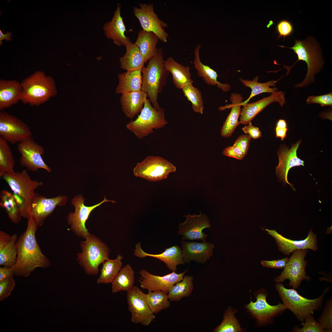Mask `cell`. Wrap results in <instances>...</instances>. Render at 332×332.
<instances>
[{
	"label": "cell",
	"mask_w": 332,
	"mask_h": 332,
	"mask_svg": "<svg viewBox=\"0 0 332 332\" xmlns=\"http://www.w3.org/2000/svg\"><path fill=\"white\" fill-rule=\"evenodd\" d=\"M308 250L300 249L294 251L281 275L275 278V282L280 283L288 279L289 286L296 289L299 287L303 280L309 281L310 278L306 275L305 271L307 262L305 258Z\"/></svg>",
	"instance_id": "30bf717a"
},
{
	"label": "cell",
	"mask_w": 332,
	"mask_h": 332,
	"mask_svg": "<svg viewBox=\"0 0 332 332\" xmlns=\"http://www.w3.org/2000/svg\"><path fill=\"white\" fill-rule=\"evenodd\" d=\"M251 139L248 135H241L238 137L233 145L239 147L246 155L249 148Z\"/></svg>",
	"instance_id": "816d5d0a"
},
{
	"label": "cell",
	"mask_w": 332,
	"mask_h": 332,
	"mask_svg": "<svg viewBox=\"0 0 332 332\" xmlns=\"http://www.w3.org/2000/svg\"><path fill=\"white\" fill-rule=\"evenodd\" d=\"M14 275L12 268L5 266L0 267V281L13 277Z\"/></svg>",
	"instance_id": "db71d44e"
},
{
	"label": "cell",
	"mask_w": 332,
	"mask_h": 332,
	"mask_svg": "<svg viewBox=\"0 0 332 332\" xmlns=\"http://www.w3.org/2000/svg\"><path fill=\"white\" fill-rule=\"evenodd\" d=\"M164 54L163 49H158L156 54L141 70V90L147 94L153 107L158 110L162 109L158 101V96L166 85L169 73L164 66Z\"/></svg>",
	"instance_id": "7a4b0ae2"
},
{
	"label": "cell",
	"mask_w": 332,
	"mask_h": 332,
	"mask_svg": "<svg viewBox=\"0 0 332 332\" xmlns=\"http://www.w3.org/2000/svg\"><path fill=\"white\" fill-rule=\"evenodd\" d=\"M243 97L240 94L233 93L230 97L231 104L222 108L223 109L231 108V112L221 129V134L223 137H230L236 127L240 124L238 119L241 111V103L243 102Z\"/></svg>",
	"instance_id": "83f0119b"
},
{
	"label": "cell",
	"mask_w": 332,
	"mask_h": 332,
	"mask_svg": "<svg viewBox=\"0 0 332 332\" xmlns=\"http://www.w3.org/2000/svg\"><path fill=\"white\" fill-rule=\"evenodd\" d=\"M12 33L9 32L6 33L5 34H3L1 30H0V45L1 46L2 44V41L3 40H6L7 41L12 40L11 38Z\"/></svg>",
	"instance_id": "9f6ffc18"
},
{
	"label": "cell",
	"mask_w": 332,
	"mask_h": 332,
	"mask_svg": "<svg viewBox=\"0 0 332 332\" xmlns=\"http://www.w3.org/2000/svg\"><path fill=\"white\" fill-rule=\"evenodd\" d=\"M118 77L119 83L116 88V93L122 94L141 90V70L126 71L119 74Z\"/></svg>",
	"instance_id": "d6a6232c"
},
{
	"label": "cell",
	"mask_w": 332,
	"mask_h": 332,
	"mask_svg": "<svg viewBox=\"0 0 332 332\" xmlns=\"http://www.w3.org/2000/svg\"><path fill=\"white\" fill-rule=\"evenodd\" d=\"M285 96L283 92L275 91L269 96L256 102L243 105L240 114V124H248L258 114L271 103L277 102L281 106H283L286 102Z\"/></svg>",
	"instance_id": "7402d4cb"
},
{
	"label": "cell",
	"mask_w": 332,
	"mask_h": 332,
	"mask_svg": "<svg viewBox=\"0 0 332 332\" xmlns=\"http://www.w3.org/2000/svg\"><path fill=\"white\" fill-rule=\"evenodd\" d=\"M193 278L191 276H184L182 279L176 283L168 294L171 302H178L182 298L189 296L194 287Z\"/></svg>",
	"instance_id": "d590c367"
},
{
	"label": "cell",
	"mask_w": 332,
	"mask_h": 332,
	"mask_svg": "<svg viewBox=\"0 0 332 332\" xmlns=\"http://www.w3.org/2000/svg\"><path fill=\"white\" fill-rule=\"evenodd\" d=\"M22 89L16 80H0V110L3 111L21 101Z\"/></svg>",
	"instance_id": "484cf974"
},
{
	"label": "cell",
	"mask_w": 332,
	"mask_h": 332,
	"mask_svg": "<svg viewBox=\"0 0 332 332\" xmlns=\"http://www.w3.org/2000/svg\"><path fill=\"white\" fill-rule=\"evenodd\" d=\"M332 298L327 301L321 316L318 322L326 332H331L332 330Z\"/></svg>",
	"instance_id": "ee69618b"
},
{
	"label": "cell",
	"mask_w": 332,
	"mask_h": 332,
	"mask_svg": "<svg viewBox=\"0 0 332 332\" xmlns=\"http://www.w3.org/2000/svg\"><path fill=\"white\" fill-rule=\"evenodd\" d=\"M164 109L158 110L152 106L149 99L145 101L137 118L126 125L127 128L139 139H142L153 132V130L163 128L168 124Z\"/></svg>",
	"instance_id": "52a82bcc"
},
{
	"label": "cell",
	"mask_w": 332,
	"mask_h": 332,
	"mask_svg": "<svg viewBox=\"0 0 332 332\" xmlns=\"http://www.w3.org/2000/svg\"><path fill=\"white\" fill-rule=\"evenodd\" d=\"M288 130L287 128L276 126L275 128L276 137L280 138L282 141H283L287 137V132Z\"/></svg>",
	"instance_id": "11a10c76"
},
{
	"label": "cell",
	"mask_w": 332,
	"mask_h": 332,
	"mask_svg": "<svg viewBox=\"0 0 332 332\" xmlns=\"http://www.w3.org/2000/svg\"><path fill=\"white\" fill-rule=\"evenodd\" d=\"M231 307L225 311L223 320L214 330L215 332H239L242 331L239 322L235 316L236 312Z\"/></svg>",
	"instance_id": "b9f144b4"
},
{
	"label": "cell",
	"mask_w": 332,
	"mask_h": 332,
	"mask_svg": "<svg viewBox=\"0 0 332 332\" xmlns=\"http://www.w3.org/2000/svg\"><path fill=\"white\" fill-rule=\"evenodd\" d=\"M85 239L80 243L82 251L77 254V259L87 275L96 276L98 273L100 265L109 259L110 250L93 235L90 234Z\"/></svg>",
	"instance_id": "5b68a950"
},
{
	"label": "cell",
	"mask_w": 332,
	"mask_h": 332,
	"mask_svg": "<svg viewBox=\"0 0 332 332\" xmlns=\"http://www.w3.org/2000/svg\"><path fill=\"white\" fill-rule=\"evenodd\" d=\"M15 160L7 142L0 136V177L6 172L14 171Z\"/></svg>",
	"instance_id": "60d3db41"
},
{
	"label": "cell",
	"mask_w": 332,
	"mask_h": 332,
	"mask_svg": "<svg viewBox=\"0 0 332 332\" xmlns=\"http://www.w3.org/2000/svg\"><path fill=\"white\" fill-rule=\"evenodd\" d=\"M0 205L5 209L10 219L14 223H18L22 216L12 193L4 190L0 194Z\"/></svg>",
	"instance_id": "74e56055"
},
{
	"label": "cell",
	"mask_w": 332,
	"mask_h": 332,
	"mask_svg": "<svg viewBox=\"0 0 332 332\" xmlns=\"http://www.w3.org/2000/svg\"><path fill=\"white\" fill-rule=\"evenodd\" d=\"M148 97L147 94L141 90L122 94L120 101L126 117L132 119L140 112Z\"/></svg>",
	"instance_id": "f546056e"
},
{
	"label": "cell",
	"mask_w": 332,
	"mask_h": 332,
	"mask_svg": "<svg viewBox=\"0 0 332 332\" xmlns=\"http://www.w3.org/2000/svg\"><path fill=\"white\" fill-rule=\"evenodd\" d=\"M134 255L136 257L144 258L147 257H153L163 262L169 270L176 272L177 266L185 263L180 247L177 245L166 248L160 254H154L147 253L144 251L140 247V243L135 246Z\"/></svg>",
	"instance_id": "cb8c5ba5"
},
{
	"label": "cell",
	"mask_w": 332,
	"mask_h": 332,
	"mask_svg": "<svg viewBox=\"0 0 332 332\" xmlns=\"http://www.w3.org/2000/svg\"><path fill=\"white\" fill-rule=\"evenodd\" d=\"M22 89L21 101L24 104L38 106L57 93L55 83L50 76L37 71L21 83Z\"/></svg>",
	"instance_id": "277c9868"
},
{
	"label": "cell",
	"mask_w": 332,
	"mask_h": 332,
	"mask_svg": "<svg viewBox=\"0 0 332 332\" xmlns=\"http://www.w3.org/2000/svg\"><path fill=\"white\" fill-rule=\"evenodd\" d=\"M276 126L285 128H287V124L286 120L282 119H279L277 121Z\"/></svg>",
	"instance_id": "6f0895ef"
},
{
	"label": "cell",
	"mask_w": 332,
	"mask_h": 332,
	"mask_svg": "<svg viewBox=\"0 0 332 332\" xmlns=\"http://www.w3.org/2000/svg\"><path fill=\"white\" fill-rule=\"evenodd\" d=\"M159 40L157 36L152 32L140 30L134 43L139 48L145 63L154 56L158 49L157 45Z\"/></svg>",
	"instance_id": "4dcf8cb0"
},
{
	"label": "cell",
	"mask_w": 332,
	"mask_h": 332,
	"mask_svg": "<svg viewBox=\"0 0 332 332\" xmlns=\"http://www.w3.org/2000/svg\"><path fill=\"white\" fill-rule=\"evenodd\" d=\"M184 96L191 102L193 110L196 113L203 114L204 103L200 91L193 84L184 87L182 89Z\"/></svg>",
	"instance_id": "7bdbcfd3"
},
{
	"label": "cell",
	"mask_w": 332,
	"mask_h": 332,
	"mask_svg": "<svg viewBox=\"0 0 332 332\" xmlns=\"http://www.w3.org/2000/svg\"><path fill=\"white\" fill-rule=\"evenodd\" d=\"M146 295L148 306L154 314L170 306L168 294L163 291H148Z\"/></svg>",
	"instance_id": "ab89813d"
},
{
	"label": "cell",
	"mask_w": 332,
	"mask_h": 332,
	"mask_svg": "<svg viewBox=\"0 0 332 332\" xmlns=\"http://www.w3.org/2000/svg\"><path fill=\"white\" fill-rule=\"evenodd\" d=\"M125 46L126 53L120 58L121 68L127 71L142 70L145 62L139 48L130 40Z\"/></svg>",
	"instance_id": "1f68e13d"
},
{
	"label": "cell",
	"mask_w": 332,
	"mask_h": 332,
	"mask_svg": "<svg viewBox=\"0 0 332 332\" xmlns=\"http://www.w3.org/2000/svg\"><path fill=\"white\" fill-rule=\"evenodd\" d=\"M258 79L259 77L257 76L254 77L252 81L240 79L241 83L244 86L250 88L251 90L249 97L241 103V106L248 103L251 99L256 95L263 93H272L277 90V88H271L270 87L275 86L278 80L270 81L265 83H260L258 82Z\"/></svg>",
	"instance_id": "8d00e7d4"
},
{
	"label": "cell",
	"mask_w": 332,
	"mask_h": 332,
	"mask_svg": "<svg viewBox=\"0 0 332 332\" xmlns=\"http://www.w3.org/2000/svg\"><path fill=\"white\" fill-rule=\"evenodd\" d=\"M276 29L279 34L278 38L283 37L284 39L290 36L293 31V27L291 23L286 20L280 21L277 24Z\"/></svg>",
	"instance_id": "c3c4849f"
},
{
	"label": "cell",
	"mask_w": 332,
	"mask_h": 332,
	"mask_svg": "<svg viewBox=\"0 0 332 332\" xmlns=\"http://www.w3.org/2000/svg\"><path fill=\"white\" fill-rule=\"evenodd\" d=\"M261 228L267 231V234L274 238L279 251L285 255H288L297 250L310 249L314 251L318 250L317 237L311 229L305 239L294 240L285 238L275 230Z\"/></svg>",
	"instance_id": "d6986e66"
},
{
	"label": "cell",
	"mask_w": 332,
	"mask_h": 332,
	"mask_svg": "<svg viewBox=\"0 0 332 332\" xmlns=\"http://www.w3.org/2000/svg\"><path fill=\"white\" fill-rule=\"evenodd\" d=\"M139 5L140 7H133V12L139 21L142 30L153 32L160 41L167 42L168 34L164 29L168 27V24L159 18L154 11L153 4L140 3Z\"/></svg>",
	"instance_id": "4fadbf2b"
},
{
	"label": "cell",
	"mask_w": 332,
	"mask_h": 332,
	"mask_svg": "<svg viewBox=\"0 0 332 332\" xmlns=\"http://www.w3.org/2000/svg\"><path fill=\"white\" fill-rule=\"evenodd\" d=\"M183 260L186 263L194 260L204 263L213 256L214 245L206 241L198 243L181 241Z\"/></svg>",
	"instance_id": "603a6c76"
},
{
	"label": "cell",
	"mask_w": 332,
	"mask_h": 332,
	"mask_svg": "<svg viewBox=\"0 0 332 332\" xmlns=\"http://www.w3.org/2000/svg\"><path fill=\"white\" fill-rule=\"evenodd\" d=\"M307 103L318 104L322 106L332 105V93H330L324 95L318 96H311L307 98L306 100Z\"/></svg>",
	"instance_id": "7dc6e473"
},
{
	"label": "cell",
	"mask_w": 332,
	"mask_h": 332,
	"mask_svg": "<svg viewBox=\"0 0 332 332\" xmlns=\"http://www.w3.org/2000/svg\"><path fill=\"white\" fill-rule=\"evenodd\" d=\"M275 287L286 309L292 312L302 322L308 316L313 314L314 311L320 308L325 295L329 289L326 288L319 297L310 299L300 295L294 289L286 288L282 283L276 284Z\"/></svg>",
	"instance_id": "8992f818"
},
{
	"label": "cell",
	"mask_w": 332,
	"mask_h": 332,
	"mask_svg": "<svg viewBox=\"0 0 332 332\" xmlns=\"http://www.w3.org/2000/svg\"><path fill=\"white\" fill-rule=\"evenodd\" d=\"M201 46V45H197L194 50L193 64L198 75L203 79L207 84L216 85L218 88L224 92L229 91L231 89V85L226 83H222L218 81V75L216 71L201 61L200 54Z\"/></svg>",
	"instance_id": "4316f807"
},
{
	"label": "cell",
	"mask_w": 332,
	"mask_h": 332,
	"mask_svg": "<svg viewBox=\"0 0 332 332\" xmlns=\"http://www.w3.org/2000/svg\"><path fill=\"white\" fill-rule=\"evenodd\" d=\"M222 154L225 156L239 160L243 159L246 156L239 147L234 145L225 148L223 150Z\"/></svg>",
	"instance_id": "681fc988"
},
{
	"label": "cell",
	"mask_w": 332,
	"mask_h": 332,
	"mask_svg": "<svg viewBox=\"0 0 332 332\" xmlns=\"http://www.w3.org/2000/svg\"><path fill=\"white\" fill-rule=\"evenodd\" d=\"M15 286L13 277L0 281V301H2L8 297Z\"/></svg>",
	"instance_id": "bcb514c9"
},
{
	"label": "cell",
	"mask_w": 332,
	"mask_h": 332,
	"mask_svg": "<svg viewBox=\"0 0 332 332\" xmlns=\"http://www.w3.org/2000/svg\"><path fill=\"white\" fill-rule=\"evenodd\" d=\"M18 149L21 155L20 163L22 166L32 172L43 169L47 172H51V168L45 163L42 157L45 149L36 142L32 136L25 139L18 143Z\"/></svg>",
	"instance_id": "8fae6325"
},
{
	"label": "cell",
	"mask_w": 332,
	"mask_h": 332,
	"mask_svg": "<svg viewBox=\"0 0 332 332\" xmlns=\"http://www.w3.org/2000/svg\"><path fill=\"white\" fill-rule=\"evenodd\" d=\"M187 270L182 273L173 271L164 276L152 274L146 270L141 269L139 273L140 287L148 291H161L168 294L172 287L183 279Z\"/></svg>",
	"instance_id": "2e32d148"
},
{
	"label": "cell",
	"mask_w": 332,
	"mask_h": 332,
	"mask_svg": "<svg viewBox=\"0 0 332 332\" xmlns=\"http://www.w3.org/2000/svg\"><path fill=\"white\" fill-rule=\"evenodd\" d=\"M127 292V302L132 322L144 326H148L153 321L155 316L148 306L146 294L136 286Z\"/></svg>",
	"instance_id": "7c38bea8"
},
{
	"label": "cell",
	"mask_w": 332,
	"mask_h": 332,
	"mask_svg": "<svg viewBox=\"0 0 332 332\" xmlns=\"http://www.w3.org/2000/svg\"><path fill=\"white\" fill-rule=\"evenodd\" d=\"M267 297L266 291H260L256 296V301H251L246 306L247 309L261 324L266 323L286 309L283 303H281L275 305H270L267 302Z\"/></svg>",
	"instance_id": "44dd1931"
},
{
	"label": "cell",
	"mask_w": 332,
	"mask_h": 332,
	"mask_svg": "<svg viewBox=\"0 0 332 332\" xmlns=\"http://www.w3.org/2000/svg\"><path fill=\"white\" fill-rule=\"evenodd\" d=\"M289 258L286 257L280 259L271 261L263 260L261 261L263 266L268 268L283 269L287 263Z\"/></svg>",
	"instance_id": "f907efd6"
},
{
	"label": "cell",
	"mask_w": 332,
	"mask_h": 332,
	"mask_svg": "<svg viewBox=\"0 0 332 332\" xmlns=\"http://www.w3.org/2000/svg\"><path fill=\"white\" fill-rule=\"evenodd\" d=\"M0 136L12 144L32 136L30 128L18 118L4 110L0 112Z\"/></svg>",
	"instance_id": "9a60e30c"
},
{
	"label": "cell",
	"mask_w": 332,
	"mask_h": 332,
	"mask_svg": "<svg viewBox=\"0 0 332 332\" xmlns=\"http://www.w3.org/2000/svg\"><path fill=\"white\" fill-rule=\"evenodd\" d=\"M134 271L129 264H127L122 268L111 283L112 292L128 291L134 286Z\"/></svg>",
	"instance_id": "836d02e7"
},
{
	"label": "cell",
	"mask_w": 332,
	"mask_h": 332,
	"mask_svg": "<svg viewBox=\"0 0 332 332\" xmlns=\"http://www.w3.org/2000/svg\"><path fill=\"white\" fill-rule=\"evenodd\" d=\"M26 230L17 239L16 263L12 268L15 275L29 277L37 267L48 268L50 262L43 254L35 237L38 227L30 216L27 219Z\"/></svg>",
	"instance_id": "6da1fadb"
},
{
	"label": "cell",
	"mask_w": 332,
	"mask_h": 332,
	"mask_svg": "<svg viewBox=\"0 0 332 332\" xmlns=\"http://www.w3.org/2000/svg\"><path fill=\"white\" fill-rule=\"evenodd\" d=\"M301 325V328L296 327L293 331L296 332H325L326 331L322 328L318 321L314 318L313 314L308 316Z\"/></svg>",
	"instance_id": "f6af8a7d"
},
{
	"label": "cell",
	"mask_w": 332,
	"mask_h": 332,
	"mask_svg": "<svg viewBox=\"0 0 332 332\" xmlns=\"http://www.w3.org/2000/svg\"><path fill=\"white\" fill-rule=\"evenodd\" d=\"M301 142V140L298 141L294 144H292L290 149L285 145H282L277 152L279 163L276 167V175L279 180L283 181L285 184H289L292 188L293 185L289 183L287 179L289 170L296 166H304V161L298 158L297 154Z\"/></svg>",
	"instance_id": "ffe728a7"
},
{
	"label": "cell",
	"mask_w": 332,
	"mask_h": 332,
	"mask_svg": "<svg viewBox=\"0 0 332 332\" xmlns=\"http://www.w3.org/2000/svg\"><path fill=\"white\" fill-rule=\"evenodd\" d=\"M85 200L81 194L72 199V204L75 207V211L74 212L69 214L67 219L70 226V230L78 237L85 239L90 234L86 227L85 223L92 211L105 202H110L113 203L116 202L107 200L105 196L104 200L99 203L92 206H87L84 205Z\"/></svg>",
	"instance_id": "5bb4252c"
},
{
	"label": "cell",
	"mask_w": 332,
	"mask_h": 332,
	"mask_svg": "<svg viewBox=\"0 0 332 332\" xmlns=\"http://www.w3.org/2000/svg\"><path fill=\"white\" fill-rule=\"evenodd\" d=\"M164 63L166 69L172 74L173 83L177 88L182 89L186 85L193 84L194 81L190 67L179 63L172 57L164 60Z\"/></svg>",
	"instance_id": "f1b7e54d"
},
{
	"label": "cell",
	"mask_w": 332,
	"mask_h": 332,
	"mask_svg": "<svg viewBox=\"0 0 332 332\" xmlns=\"http://www.w3.org/2000/svg\"><path fill=\"white\" fill-rule=\"evenodd\" d=\"M248 124L242 129L245 133L248 134L251 138L254 139H256L262 136L261 132L258 127L253 126L251 122Z\"/></svg>",
	"instance_id": "f5cc1de1"
},
{
	"label": "cell",
	"mask_w": 332,
	"mask_h": 332,
	"mask_svg": "<svg viewBox=\"0 0 332 332\" xmlns=\"http://www.w3.org/2000/svg\"><path fill=\"white\" fill-rule=\"evenodd\" d=\"M2 177L8 184L22 217L27 219L30 217V211L35 190L43 184L42 181L32 180L26 170L22 172H6Z\"/></svg>",
	"instance_id": "3957f363"
},
{
	"label": "cell",
	"mask_w": 332,
	"mask_h": 332,
	"mask_svg": "<svg viewBox=\"0 0 332 332\" xmlns=\"http://www.w3.org/2000/svg\"><path fill=\"white\" fill-rule=\"evenodd\" d=\"M103 30L106 36L112 40L114 44L119 46H125L130 40L125 34L126 28L121 15L120 4H117L111 20L104 24Z\"/></svg>",
	"instance_id": "d4e9b609"
},
{
	"label": "cell",
	"mask_w": 332,
	"mask_h": 332,
	"mask_svg": "<svg viewBox=\"0 0 332 332\" xmlns=\"http://www.w3.org/2000/svg\"><path fill=\"white\" fill-rule=\"evenodd\" d=\"M68 200L66 196H59L47 198L36 193L31 203L30 214L38 227L42 226L46 219L56 207L66 204Z\"/></svg>",
	"instance_id": "e0dca14e"
},
{
	"label": "cell",
	"mask_w": 332,
	"mask_h": 332,
	"mask_svg": "<svg viewBox=\"0 0 332 332\" xmlns=\"http://www.w3.org/2000/svg\"><path fill=\"white\" fill-rule=\"evenodd\" d=\"M279 46L292 49L298 57V60L304 61L307 66V71L304 80L295 86L305 87L314 81V75L321 70L323 62L318 46L313 38H307L301 41L295 40L294 45L289 47L283 45Z\"/></svg>",
	"instance_id": "ba28073f"
},
{
	"label": "cell",
	"mask_w": 332,
	"mask_h": 332,
	"mask_svg": "<svg viewBox=\"0 0 332 332\" xmlns=\"http://www.w3.org/2000/svg\"><path fill=\"white\" fill-rule=\"evenodd\" d=\"M17 235L14 234L10 241L4 247L0 248V265L12 268L17 260V251L16 243Z\"/></svg>",
	"instance_id": "f35d334b"
},
{
	"label": "cell",
	"mask_w": 332,
	"mask_h": 332,
	"mask_svg": "<svg viewBox=\"0 0 332 332\" xmlns=\"http://www.w3.org/2000/svg\"><path fill=\"white\" fill-rule=\"evenodd\" d=\"M123 256L118 255L114 259L105 261L103 263L100 274L97 280V284H108L112 282L122 268Z\"/></svg>",
	"instance_id": "e575fe53"
},
{
	"label": "cell",
	"mask_w": 332,
	"mask_h": 332,
	"mask_svg": "<svg viewBox=\"0 0 332 332\" xmlns=\"http://www.w3.org/2000/svg\"><path fill=\"white\" fill-rule=\"evenodd\" d=\"M185 216V221L182 223H179L178 231L179 235H183L182 239L206 241L208 235L203 230L211 226L206 215L200 212L199 215L189 214Z\"/></svg>",
	"instance_id": "ac0fdd59"
},
{
	"label": "cell",
	"mask_w": 332,
	"mask_h": 332,
	"mask_svg": "<svg viewBox=\"0 0 332 332\" xmlns=\"http://www.w3.org/2000/svg\"><path fill=\"white\" fill-rule=\"evenodd\" d=\"M176 167L163 157L148 156L138 163L134 168L133 174L149 181L156 182L166 178L169 174L176 172Z\"/></svg>",
	"instance_id": "9c48e42d"
}]
</instances>
